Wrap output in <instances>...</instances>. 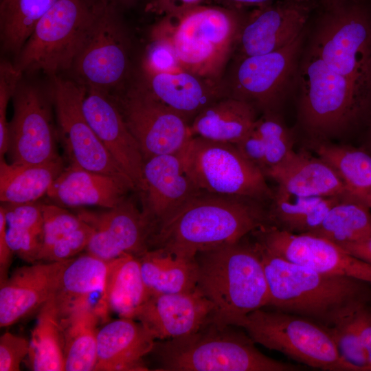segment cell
<instances>
[{
  "label": "cell",
  "instance_id": "obj_31",
  "mask_svg": "<svg viewBox=\"0 0 371 371\" xmlns=\"http://www.w3.org/2000/svg\"><path fill=\"white\" fill-rule=\"evenodd\" d=\"M144 281L150 294L194 291L198 268L195 258L150 249L137 257Z\"/></svg>",
  "mask_w": 371,
  "mask_h": 371
},
{
  "label": "cell",
  "instance_id": "obj_48",
  "mask_svg": "<svg viewBox=\"0 0 371 371\" xmlns=\"http://www.w3.org/2000/svg\"><path fill=\"white\" fill-rule=\"evenodd\" d=\"M362 304L355 313V321L371 371V307Z\"/></svg>",
  "mask_w": 371,
  "mask_h": 371
},
{
  "label": "cell",
  "instance_id": "obj_35",
  "mask_svg": "<svg viewBox=\"0 0 371 371\" xmlns=\"http://www.w3.org/2000/svg\"><path fill=\"white\" fill-rule=\"evenodd\" d=\"M5 211L6 237L12 252L28 263L38 262L43 244L42 203L1 205Z\"/></svg>",
  "mask_w": 371,
  "mask_h": 371
},
{
  "label": "cell",
  "instance_id": "obj_10",
  "mask_svg": "<svg viewBox=\"0 0 371 371\" xmlns=\"http://www.w3.org/2000/svg\"><path fill=\"white\" fill-rule=\"evenodd\" d=\"M181 157L186 174L201 191L262 201L273 199L262 171L235 144L192 137Z\"/></svg>",
  "mask_w": 371,
  "mask_h": 371
},
{
  "label": "cell",
  "instance_id": "obj_50",
  "mask_svg": "<svg viewBox=\"0 0 371 371\" xmlns=\"http://www.w3.org/2000/svg\"><path fill=\"white\" fill-rule=\"evenodd\" d=\"M339 246L353 256L371 265V236Z\"/></svg>",
  "mask_w": 371,
  "mask_h": 371
},
{
  "label": "cell",
  "instance_id": "obj_16",
  "mask_svg": "<svg viewBox=\"0 0 371 371\" xmlns=\"http://www.w3.org/2000/svg\"><path fill=\"white\" fill-rule=\"evenodd\" d=\"M254 234L258 243L279 257L319 272L371 285V265L328 239L308 233H291L274 225L261 227Z\"/></svg>",
  "mask_w": 371,
  "mask_h": 371
},
{
  "label": "cell",
  "instance_id": "obj_36",
  "mask_svg": "<svg viewBox=\"0 0 371 371\" xmlns=\"http://www.w3.org/2000/svg\"><path fill=\"white\" fill-rule=\"evenodd\" d=\"M310 147L339 177L348 193L359 196L371 188V155L328 139L309 138Z\"/></svg>",
  "mask_w": 371,
  "mask_h": 371
},
{
  "label": "cell",
  "instance_id": "obj_51",
  "mask_svg": "<svg viewBox=\"0 0 371 371\" xmlns=\"http://www.w3.org/2000/svg\"><path fill=\"white\" fill-rule=\"evenodd\" d=\"M218 5L234 10H244L249 7L259 8L269 4L274 0H214Z\"/></svg>",
  "mask_w": 371,
  "mask_h": 371
},
{
  "label": "cell",
  "instance_id": "obj_54",
  "mask_svg": "<svg viewBox=\"0 0 371 371\" xmlns=\"http://www.w3.org/2000/svg\"><path fill=\"white\" fill-rule=\"evenodd\" d=\"M102 2L106 3H112L115 5V2L118 1H124V0H99Z\"/></svg>",
  "mask_w": 371,
  "mask_h": 371
},
{
  "label": "cell",
  "instance_id": "obj_3",
  "mask_svg": "<svg viewBox=\"0 0 371 371\" xmlns=\"http://www.w3.org/2000/svg\"><path fill=\"white\" fill-rule=\"evenodd\" d=\"M196 289L214 305L210 322L239 327L251 312L268 306L270 295L256 243L243 241L195 256Z\"/></svg>",
  "mask_w": 371,
  "mask_h": 371
},
{
  "label": "cell",
  "instance_id": "obj_52",
  "mask_svg": "<svg viewBox=\"0 0 371 371\" xmlns=\"http://www.w3.org/2000/svg\"><path fill=\"white\" fill-rule=\"evenodd\" d=\"M354 197L364 203L371 210V188L363 194Z\"/></svg>",
  "mask_w": 371,
  "mask_h": 371
},
{
  "label": "cell",
  "instance_id": "obj_30",
  "mask_svg": "<svg viewBox=\"0 0 371 371\" xmlns=\"http://www.w3.org/2000/svg\"><path fill=\"white\" fill-rule=\"evenodd\" d=\"M63 159L38 164H8L0 159V200L6 203L36 201L65 168Z\"/></svg>",
  "mask_w": 371,
  "mask_h": 371
},
{
  "label": "cell",
  "instance_id": "obj_37",
  "mask_svg": "<svg viewBox=\"0 0 371 371\" xmlns=\"http://www.w3.org/2000/svg\"><path fill=\"white\" fill-rule=\"evenodd\" d=\"M338 245L371 236V210L357 198L348 195L335 204L322 223L308 233Z\"/></svg>",
  "mask_w": 371,
  "mask_h": 371
},
{
  "label": "cell",
  "instance_id": "obj_26",
  "mask_svg": "<svg viewBox=\"0 0 371 371\" xmlns=\"http://www.w3.org/2000/svg\"><path fill=\"white\" fill-rule=\"evenodd\" d=\"M113 178L69 164L54 181L47 195L61 205L111 208L131 191Z\"/></svg>",
  "mask_w": 371,
  "mask_h": 371
},
{
  "label": "cell",
  "instance_id": "obj_6",
  "mask_svg": "<svg viewBox=\"0 0 371 371\" xmlns=\"http://www.w3.org/2000/svg\"><path fill=\"white\" fill-rule=\"evenodd\" d=\"M297 116L309 138L328 139L362 116L371 93L330 68L309 47L301 58Z\"/></svg>",
  "mask_w": 371,
  "mask_h": 371
},
{
  "label": "cell",
  "instance_id": "obj_19",
  "mask_svg": "<svg viewBox=\"0 0 371 371\" xmlns=\"http://www.w3.org/2000/svg\"><path fill=\"white\" fill-rule=\"evenodd\" d=\"M82 106L97 136L139 192L143 186L144 159L111 95L86 88Z\"/></svg>",
  "mask_w": 371,
  "mask_h": 371
},
{
  "label": "cell",
  "instance_id": "obj_22",
  "mask_svg": "<svg viewBox=\"0 0 371 371\" xmlns=\"http://www.w3.org/2000/svg\"><path fill=\"white\" fill-rule=\"evenodd\" d=\"M199 192L184 170L181 152L157 155L144 161L143 186L139 194L142 212L153 230L159 222Z\"/></svg>",
  "mask_w": 371,
  "mask_h": 371
},
{
  "label": "cell",
  "instance_id": "obj_17",
  "mask_svg": "<svg viewBox=\"0 0 371 371\" xmlns=\"http://www.w3.org/2000/svg\"><path fill=\"white\" fill-rule=\"evenodd\" d=\"M77 214L93 229L87 253L110 261L124 254L138 257L148 250L152 225L131 199L125 197L106 211L80 210Z\"/></svg>",
  "mask_w": 371,
  "mask_h": 371
},
{
  "label": "cell",
  "instance_id": "obj_7",
  "mask_svg": "<svg viewBox=\"0 0 371 371\" xmlns=\"http://www.w3.org/2000/svg\"><path fill=\"white\" fill-rule=\"evenodd\" d=\"M103 2L58 0L35 25L18 54L17 69L52 77L71 69L89 36Z\"/></svg>",
  "mask_w": 371,
  "mask_h": 371
},
{
  "label": "cell",
  "instance_id": "obj_53",
  "mask_svg": "<svg viewBox=\"0 0 371 371\" xmlns=\"http://www.w3.org/2000/svg\"><path fill=\"white\" fill-rule=\"evenodd\" d=\"M349 0H320L323 8H330Z\"/></svg>",
  "mask_w": 371,
  "mask_h": 371
},
{
  "label": "cell",
  "instance_id": "obj_27",
  "mask_svg": "<svg viewBox=\"0 0 371 371\" xmlns=\"http://www.w3.org/2000/svg\"><path fill=\"white\" fill-rule=\"evenodd\" d=\"M109 262L88 253L69 261L53 296L60 318L83 306H93L90 297L93 294L102 297Z\"/></svg>",
  "mask_w": 371,
  "mask_h": 371
},
{
  "label": "cell",
  "instance_id": "obj_29",
  "mask_svg": "<svg viewBox=\"0 0 371 371\" xmlns=\"http://www.w3.org/2000/svg\"><path fill=\"white\" fill-rule=\"evenodd\" d=\"M257 119L256 109L252 104L226 96L203 109L190 126L193 137L236 144Z\"/></svg>",
  "mask_w": 371,
  "mask_h": 371
},
{
  "label": "cell",
  "instance_id": "obj_44",
  "mask_svg": "<svg viewBox=\"0 0 371 371\" xmlns=\"http://www.w3.org/2000/svg\"><path fill=\"white\" fill-rule=\"evenodd\" d=\"M30 340L22 336L5 332L0 337V371H19L27 358Z\"/></svg>",
  "mask_w": 371,
  "mask_h": 371
},
{
  "label": "cell",
  "instance_id": "obj_20",
  "mask_svg": "<svg viewBox=\"0 0 371 371\" xmlns=\"http://www.w3.org/2000/svg\"><path fill=\"white\" fill-rule=\"evenodd\" d=\"M71 259L30 263L0 282V326H10L39 310L55 294Z\"/></svg>",
  "mask_w": 371,
  "mask_h": 371
},
{
  "label": "cell",
  "instance_id": "obj_24",
  "mask_svg": "<svg viewBox=\"0 0 371 371\" xmlns=\"http://www.w3.org/2000/svg\"><path fill=\"white\" fill-rule=\"evenodd\" d=\"M156 339L139 321L120 317L99 329L95 371L148 370L144 358Z\"/></svg>",
  "mask_w": 371,
  "mask_h": 371
},
{
  "label": "cell",
  "instance_id": "obj_32",
  "mask_svg": "<svg viewBox=\"0 0 371 371\" xmlns=\"http://www.w3.org/2000/svg\"><path fill=\"white\" fill-rule=\"evenodd\" d=\"M100 319L103 320L100 312L91 305L80 308L61 318L65 371L94 370Z\"/></svg>",
  "mask_w": 371,
  "mask_h": 371
},
{
  "label": "cell",
  "instance_id": "obj_39",
  "mask_svg": "<svg viewBox=\"0 0 371 371\" xmlns=\"http://www.w3.org/2000/svg\"><path fill=\"white\" fill-rule=\"evenodd\" d=\"M254 128L260 137L265 148L264 173L293 150L294 136L275 111L264 113L262 116L258 117Z\"/></svg>",
  "mask_w": 371,
  "mask_h": 371
},
{
  "label": "cell",
  "instance_id": "obj_23",
  "mask_svg": "<svg viewBox=\"0 0 371 371\" xmlns=\"http://www.w3.org/2000/svg\"><path fill=\"white\" fill-rule=\"evenodd\" d=\"M144 86L158 101L190 124L206 106L228 95L220 79L203 77L183 69L163 73L144 72Z\"/></svg>",
  "mask_w": 371,
  "mask_h": 371
},
{
  "label": "cell",
  "instance_id": "obj_12",
  "mask_svg": "<svg viewBox=\"0 0 371 371\" xmlns=\"http://www.w3.org/2000/svg\"><path fill=\"white\" fill-rule=\"evenodd\" d=\"M110 94L144 161L157 155L181 153L192 138L190 123L156 100L144 85Z\"/></svg>",
  "mask_w": 371,
  "mask_h": 371
},
{
  "label": "cell",
  "instance_id": "obj_28",
  "mask_svg": "<svg viewBox=\"0 0 371 371\" xmlns=\"http://www.w3.org/2000/svg\"><path fill=\"white\" fill-rule=\"evenodd\" d=\"M150 295L137 256L124 254L109 262L105 288L100 302V308L106 318L109 311H112L120 317L135 319Z\"/></svg>",
  "mask_w": 371,
  "mask_h": 371
},
{
  "label": "cell",
  "instance_id": "obj_5",
  "mask_svg": "<svg viewBox=\"0 0 371 371\" xmlns=\"http://www.w3.org/2000/svg\"><path fill=\"white\" fill-rule=\"evenodd\" d=\"M233 326L209 322L182 337L157 340L150 353L163 371H296L301 366L262 353L254 341Z\"/></svg>",
  "mask_w": 371,
  "mask_h": 371
},
{
  "label": "cell",
  "instance_id": "obj_11",
  "mask_svg": "<svg viewBox=\"0 0 371 371\" xmlns=\"http://www.w3.org/2000/svg\"><path fill=\"white\" fill-rule=\"evenodd\" d=\"M86 87L77 81L54 78L52 100L70 164L113 178L133 191L131 179L97 136L82 111Z\"/></svg>",
  "mask_w": 371,
  "mask_h": 371
},
{
  "label": "cell",
  "instance_id": "obj_47",
  "mask_svg": "<svg viewBox=\"0 0 371 371\" xmlns=\"http://www.w3.org/2000/svg\"><path fill=\"white\" fill-rule=\"evenodd\" d=\"M203 0H150L145 7L148 13L165 16L201 5Z\"/></svg>",
  "mask_w": 371,
  "mask_h": 371
},
{
  "label": "cell",
  "instance_id": "obj_46",
  "mask_svg": "<svg viewBox=\"0 0 371 371\" xmlns=\"http://www.w3.org/2000/svg\"><path fill=\"white\" fill-rule=\"evenodd\" d=\"M235 145L247 159L258 166L263 172L265 148L262 139L254 126L246 135Z\"/></svg>",
  "mask_w": 371,
  "mask_h": 371
},
{
  "label": "cell",
  "instance_id": "obj_49",
  "mask_svg": "<svg viewBox=\"0 0 371 371\" xmlns=\"http://www.w3.org/2000/svg\"><path fill=\"white\" fill-rule=\"evenodd\" d=\"M6 219L2 205L0 207V282L8 277V271L14 254L10 249L6 237Z\"/></svg>",
  "mask_w": 371,
  "mask_h": 371
},
{
  "label": "cell",
  "instance_id": "obj_25",
  "mask_svg": "<svg viewBox=\"0 0 371 371\" xmlns=\"http://www.w3.org/2000/svg\"><path fill=\"white\" fill-rule=\"evenodd\" d=\"M264 175L274 180L277 190L300 196L349 195L337 173L322 159L304 151H291Z\"/></svg>",
  "mask_w": 371,
  "mask_h": 371
},
{
  "label": "cell",
  "instance_id": "obj_42",
  "mask_svg": "<svg viewBox=\"0 0 371 371\" xmlns=\"http://www.w3.org/2000/svg\"><path fill=\"white\" fill-rule=\"evenodd\" d=\"M23 73L15 65L7 61L0 64V159L8 152L9 122L7 120L8 103L21 83Z\"/></svg>",
  "mask_w": 371,
  "mask_h": 371
},
{
  "label": "cell",
  "instance_id": "obj_38",
  "mask_svg": "<svg viewBox=\"0 0 371 371\" xmlns=\"http://www.w3.org/2000/svg\"><path fill=\"white\" fill-rule=\"evenodd\" d=\"M58 0H1L0 32L3 48L19 54L35 25Z\"/></svg>",
  "mask_w": 371,
  "mask_h": 371
},
{
  "label": "cell",
  "instance_id": "obj_2",
  "mask_svg": "<svg viewBox=\"0 0 371 371\" xmlns=\"http://www.w3.org/2000/svg\"><path fill=\"white\" fill-rule=\"evenodd\" d=\"M269 290L268 306L329 327L353 313L371 297L369 284L319 272L279 257L255 243Z\"/></svg>",
  "mask_w": 371,
  "mask_h": 371
},
{
  "label": "cell",
  "instance_id": "obj_43",
  "mask_svg": "<svg viewBox=\"0 0 371 371\" xmlns=\"http://www.w3.org/2000/svg\"><path fill=\"white\" fill-rule=\"evenodd\" d=\"M93 234V228L85 222L82 227L43 251L38 256V262H57L73 258L86 249Z\"/></svg>",
  "mask_w": 371,
  "mask_h": 371
},
{
  "label": "cell",
  "instance_id": "obj_14",
  "mask_svg": "<svg viewBox=\"0 0 371 371\" xmlns=\"http://www.w3.org/2000/svg\"><path fill=\"white\" fill-rule=\"evenodd\" d=\"M128 69V45L115 4L104 3L94 27L71 67L86 88L113 93Z\"/></svg>",
  "mask_w": 371,
  "mask_h": 371
},
{
  "label": "cell",
  "instance_id": "obj_45",
  "mask_svg": "<svg viewBox=\"0 0 371 371\" xmlns=\"http://www.w3.org/2000/svg\"><path fill=\"white\" fill-rule=\"evenodd\" d=\"M144 72L163 73L182 69L173 49L166 43L152 40L143 59Z\"/></svg>",
  "mask_w": 371,
  "mask_h": 371
},
{
  "label": "cell",
  "instance_id": "obj_1",
  "mask_svg": "<svg viewBox=\"0 0 371 371\" xmlns=\"http://www.w3.org/2000/svg\"><path fill=\"white\" fill-rule=\"evenodd\" d=\"M262 202L201 191L155 226L148 250L195 258L200 251L238 242L271 225Z\"/></svg>",
  "mask_w": 371,
  "mask_h": 371
},
{
  "label": "cell",
  "instance_id": "obj_8",
  "mask_svg": "<svg viewBox=\"0 0 371 371\" xmlns=\"http://www.w3.org/2000/svg\"><path fill=\"white\" fill-rule=\"evenodd\" d=\"M308 47L330 68L371 93V17L357 0L323 8Z\"/></svg>",
  "mask_w": 371,
  "mask_h": 371
},
{
  "label": "cell",
  "instance_id": "obj_41",
  "mask_svg": "<svg viewBox=\"0 0 371 371\" xmlns=\"http://www.w3.org/2000/svg\"><path fill=\"white\" fill-rule=\"evenodd\" d=\"M42 213L43 244L40 254L85 224L77 214H74L58 205L42 203Z\"/></svg>",
  "mask_w": 371,
  "mask_h": 371
},
{
  "label": "cell",
  "instance_id": "obj_15",
  "mask_svg": "<svg viewBox=\"0 0 371 371\" xmlns=\"http://www.w3.org/2000/svg\"><path fill=\"white\" fill-rule=\"evenodd\" d=\"M7 153L11 163L38 164L60 157L51 105L35 85L21 82L13 97Z\"/></svg>",
  "mask_w": 371,
  "mask_h": 371
},
{
  "label": "cell",
  "instance_id": "obj_18",
  "mask_svg": "<svg viewBox=\"0 0 371 371\" xmlns=\"http://www.w3.org/2000/svg\"><path fill=\"white\" fill-rule=\"evenodd\" d=\"M317 0H281L247 14L236 46L240 58L278 50L304 30Z\"/></svg>",
  "mask_w": 371,
  "mask_h": 371
},
{
  "label": "cell",
  "instance_id": "obj_9",
  "mask_svg": "<svg viewBox=\"0 0 371 371\" xmlns=\"http://www.w3.org/2000/svg\"><path fill=\"white\" fill-rule=\"evenodd\" d=\"M255 344L311 368L353 371L339 356L327 326L293 313L257 309L240 326Z\"/></svg>",
  "mask_w": 371,
  "mask_h": 371
},
{
  "label": "cell",
  "instance_id": "obj_13",
  "mask_svg": "<svg viewBox=\"0 0 371 371\" xmlns=\"http://www.w3.org/2000/svg\"><path fill=\"white\" fill-rule=\"evenodd\" d=\"M305 32L278 50L240 58L227 87L228 95L264 113L275 111L297 78Z\"/></svg>",
  "mask_w": 371,
  "mask_h": 371
},
{
  "label": "cell",
  "instance_id": "obj_33",
  "mask_svg": "<svg viewBox=\"0 0 371 371\" xmlns=\"http://www.w3.org/2000/svg\"><path fill=\"white\" fill-rule=\"evenodd\" d=\"M346 196H300L276 190L269 210L271 225L294 234L310 233L322 223L329 210Z\"/></svg>",
  "mask_w": 371,
  "mask_h": 371
},
{
  "label": "cell",
  "instance_id": "obj_40",
  "mask_svg": "<svg viewBox=\"0 0 371 371\" xmlns=\"http://www.w3.org/2000/svg\"><path fill=\"white\" fill-rule=\"evenodd\" d=\"M357 310L328 328L339 356L353 371H370L355 321Z\"/></svg>",
  "mask_w": 371,
  "mask_h": 371
},
{
  "label": "cell",
  "instance_id": "obj_4",
  "mask_svg": "<svg viewBox=\"0 0 371 371\" xmlns=\"http://www.w3.org/2000/svg\"><path fill=\"white\" fill-rule=\"evenodd\" d=\"M246 16L244 10L201 4L161 16L150 36L173 49L183 69L220 79Z\"/></svg>",
  "mask_w": 371,
  "mask_h": 371
},
{
  "label": "cell",
  "instance_id": "obj_21",
  "mask_svg": "<svg viewBox=\"0 0 371 371\" xmlns=\"http://www.w3.org/2000/svg\"><path fill=\"white\" fill-rule=\"evenodd\" d=\"M213 304L196 289L194 291L151 294L137 313L156 340L192 334L210 322Z\"/></svg>",
  "mask_w": 371,
  "mask_h": 371
},
{
  "label": "cell",
  "instance_id": "obj_34",
  "mask_svg": "<svg viewBox=\"0 0 371 371\" xmlns=\"http://www.w3.org/2000/svg\"><path fill=\"white\" fill-rule=\"evenodd\" d=\"M26 359L31 370L65 371L63 330L53 297L38 310Z\"/></svg>",
  "mask_w": 371,
  "mask_h": 371
}]
</instances>
